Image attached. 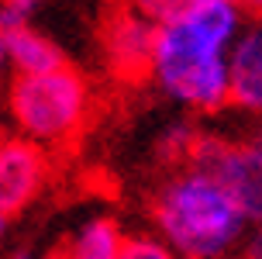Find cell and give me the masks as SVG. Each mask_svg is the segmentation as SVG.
<instances>
[{"label":"cell","mask_w":262,"mask_h":259,"mask_svg":"<svg viewBox=\"0 0 262 259\" xmlns=\"http://www.w3.org/2000/svg\"><path fill=\"white\" fill-rule=\"evenodd\" d=\"M190 163L204 166L221 180V187L231 194L249 225L262 221V135L242 138V142L200 135Z\"/></svg>","instance_id":"4"},{"label":"cell","mask_w":262,"mask_h":259,"mask_svg":"<svg viewBox=\"0 0 262 259\" xmlns=\"http://www.w3.org/2000/svg\"><path fill=\"white\" fill-rule=\"evenodd\" d=\"M0 142H4V135H0Z\"/></svg>","instance_id":"20"},{"label":"cell","mask_w":262,"mask_h":259,"mask_svg":"<svg viewBox=\"0 0 262 259\" xmlns=\"http://www.w3.org/2000/svg\"><path fill=\"white\" fill-rule=\"evenodd\" d=\"M196 0H124V7L138 11L142 17H148L152 25H166L176 14H183L186 7H193Z\"/></svg>","instance_id":"12"},{"label":"cell","mask_w":262,"mask_h":259,"mask_svg":"<svg viewBox=\"0 0 262 259\" xmlns=\"http://www.w3.org/2000/svg\"><path fill=\"white\" fill-rule=\"evenodd\" d=\"M7 66L14 76H31V73H49L66 66V52L49 35H41L31 25L7 28Z\"/></svg>","instance_id":"8"},{"label":"cell","mask_w":262,"mask_h":259,"mask_svg":"<svg viewBox=\"0 0 262 259\" xmlns=\"http://www.w3.org/2000/svg\"><path fill=\"white\" fill-rule=\"evenodd\" d=\"M121 259H180V256H176L156 232L152 235L142 232V235H128V242L121 249Z\"/></svg>","instance_id":"11"},{"label":"cell","mask_w":262,"mask_h":259,"mask_svg":"<svg viewBox=\"0 0 262 259\" xmlns=\"http://www.w3.org/2000/svg\"><path fill=\"white\" fill-rule=\"evenodd\" d=\"M242 11L224 0H196L156 28L148 79L186 111L214 114L228 104V52L242 31Z\"/></svg>","instance_id":"1"},{"label":"cell","mask_w":262,"mask_h":259,"mask_svg":"<svg viewBox=\"0 0 262 259\" xmlns=\"http://www.w3.org/2000/svg\"><path fill=\"white\" fill-rule=\"evenodd\" d=\"M45 0H0V25L14 28V25H28V17L38 11Z\"/></svg>","instance_id":"13"},{"label":"cell","mask_w":262,"mask_h":259,"mask_svg":"<svg viewBox=\"0 0 262 259\" xmlns=\"http://www.w3.org/2000/svg\"><path fill=\"white\" fill-rule=\"evenodd\" d=\"M156 28L148 17L121 4L107 17L100 45H104V63L111 76L121 83H142L152 73V52H156Z\"/></svg>","instance_id":"6"},{"label":"cell","mask_w":262,"mask_h":259,"mask_svg":"<svg viewBox=\"0 0 262 259\" xmlns=\"http://www.w3.org/2000/svg\"><path fill=\"white\" fill-rule=\"evenodd\" d=\"M152 221L180 259H228L249 228L221 180L193 163L162 180L152 197Z\"/></svg>","instance_id":"2"},{"label":"cell","mask_w":262,"mask_h":259,"mask_svg":"<svg viewBox=\"0 0 262 259\" xmlns=\"http://www.w3.org/2000/svg\"><path fill=\"white\" fill-rule=\"evenodd\" d=\"M7 228H11V218H7V214H4V211H0V242H4V238H7Z\"/></svg>","instance_id":"17"},{"label":"cell","mask_w":262,"mask_h":259,"mask_svg":"<svg viewBox=\"0 0 262 259\" xmlns=\"http://www.w3.org/2000/svg\"><path fill=\"white\" fill-rule=\"evenodd\" d=\"M7 69V28L0 25V73Z\"/></svg>","instance_id":"15"},{"label":"cell","mask_w":262,"mask_h":259,"mask_svg":"<svg viewBox=\"0 0 262 259\" xmlns=\"http://www.w3.org/2000/svg\"><path fill=\"white\" fill-rule=\"evenodd\" d=\"M196 142H200V131L190 125V121H176L169 128L162 131V138H159V155L166 159V163H176V166H186L190 163V155H193Z\"/></svg>","instance_id":"10"},{"label":"cell","mask_w":262,"mask_h":259,"mask_svg":"<svg viewBox=\"0 0 262 259\" xmlns=\"http://www.w3.org/2000/svg\"><path fill=\"white\" fill-rule=\"evenodd\" d=\"M11 135L28 138L49 152H62L83 138L93 117V87L76 66H59L49 73L14 76L0 97Z\"/></svg>","instance_id":"3"},{"label":"cell","mask_w":262,"mask_h":259,"mask_svg":"<svg viewBox=\"0 0 262 259\" xmlns=\"http://www.w3.org/2000/svg\"><path fill=\"white\" fill-rule=\"evenodd\" d=\"M52 176L55 159L49 149L17 138V135H4V142H0V211L7 218H17L28 207L38 204Z\"/></svg>","instance_id":"5"},{"label":"cell","mask_w":262,"mask_h":259,"mask_svg":"<svg viewBox=\"0 0 262 259\" xmlns=\"http://www.w3.org/2000/svg\"><path fill=\"white\" fill-rule=\"evenodd\" d=\"M245 4H249L252 11H262V0H245Z\"/></svg>","instance_id":"18"},{"label":"cell","mask_w":262,"mask_h":259,"mask_svg":"<svg viewBox=\"0 0 262 259\" xmlns=\"http://www.w3.org/2000/svg\"><path fill=\"white\" fill-rule=\"evenodd\" d=\"M228 104L262 117V21L242 25L228 52Z\"/></svg>","instance_id":"7"},{"label":"cell","mask_w":262,"mask_h":259,"mask_svg":"<svg viewBox=\"0 0 262 259\" xmlns=\"http://www.w3.org/2000/svg\"><path fill=\"white\" fill-rule=\"evenodd\" d=\"M238 259H262V221L245 228L242 242H238Z\"/></svg>","instance_id":"14"},{"label":"cell","mask_w":262,"mask_h":259,"mask_svg":"<svg viewBox=\"0 0 262 259\" xmlns=\"http://www.w3.org/2000/svg\"><path fill=\"white\" fill-rule=\"evenodd\" d=\"M224 4H235V7H238V4H245V0H224Z\"/></svg>","instance_id":"19"},{"label":"cell","mask_w":262,"mask_h":259,"mask_svg":"<svg viewBox=\"0 0 262 259\" xmlns=\"http://www.w3.org/2000/svg\"><path fill=\"white\" fill-rule=\"evenodd\" d=\"M128 235L111 214H90L73 228L59 256L62 259H121Z\"/></svg>","instance_id":"9"},{"label":"cell","mask_w":262,"mask_h":259,"mask_svg":"<svg viewBox=\"0 0 262 259\" xmlns=\"http://www.w3.org/2000/svg\"><path fill=\"white\" fill-rule=\"evenodd\" d=\"M11 259H62V256H59V252H52V256H31L28 249H21V252H14Z\"/></svg>","instance_id":"16"}]
</instances>
